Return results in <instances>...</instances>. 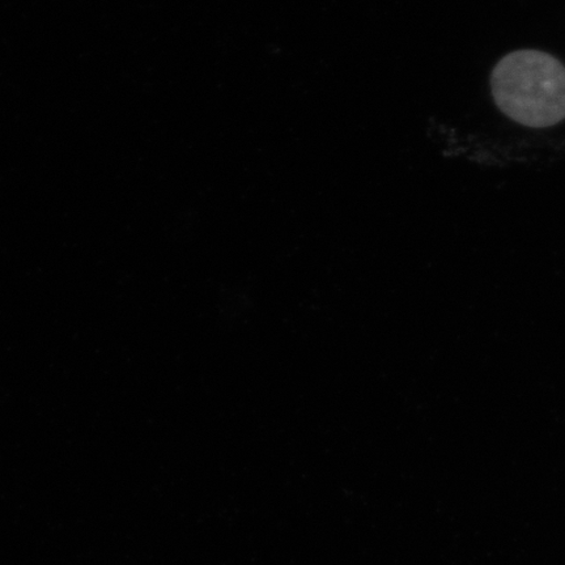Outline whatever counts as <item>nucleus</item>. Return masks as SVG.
Masks as SVG:
<instances>
[{"instance_id": "nucleus-1", "label": "nucleus", "mask_w": 565, "mask_h": 565, "mask_svg": "<svg viewBox=\"0 0 565 565\" xmlns=\"http://www.w3.org/2000/svg\"><path fill=\"white\" fill-rule=\"evenodd\" d=\"M494 103L513 121L548 127L565 119V66L539 51L504 56L491 76Z\"/></svg>"}]
</instances>
